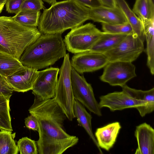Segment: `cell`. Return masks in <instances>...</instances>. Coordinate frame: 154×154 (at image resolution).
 <instances>
[{
  "label": "cell",
  "instance_id": "6da1fadb",
  "mask_svg": "<svg viewBox=\"0 0 154 154\" xmlns=\"http://www.w3.org/2000/svg\"><path fill=\"white\" fill-rule=\"evenodd\" d=\"M29 111L38 122L39 138L36 143L38 154H62L78 142V137L65 130L67 117L54 98L42 100L35 97Z\"/></svg>",
  "mask_w": 154,
  "mask_h": 154
},
{
  "label": "cell",
  "instance_id": "7a4b0ae2",
  "mask_svg": "<svg viewBox=\"0 0 154 154\" xmlns=\"http://www.w3.org/2000/svg\"><path fill=\"white\" fill-rule=\"evenodd\" d=\"M90 8L75 0L56 2L41 14L38 29L42 34H62L89 20Z\"/></svg>",
  "mask_w": 154,
  "mask_h": 154
},
{
  "label": "cell",
  "instance_id": "3957f363",
  "mask_svg": "<svg viewBox=\"0 0 154 154\" xmlns=\"http://www.w3.org/2000/svg\"><path fill=\"white\" fill-rule=\"evenodd\" d=\"M62 34H42L23 52L22 64L37 70L53 65L66 54Z\"/></svg>",
  "mask_w": 154,
  "mask_h": 154
},
{
  "label": "cell",
  "instance_id": "277c9868",
  "mask_svg": "<svg viewBox=\"0 0 154 154\" xmlns=\"http://www.w3.org/2000/svg\"><path fill=\"white\" fill-rule=\"evenodd\" d=\"M42 34L36 27L26 26L13 17L0 16V53L18 60Z\"/></svg>",
  "mask_w": 154,
  "mask_h": 154
},
{
  "label": "cell",
  "instance_id": "5b68a950",
  "mask_svg": "<svg viewBox=\"0 0 154 154\" xmlns=\"http://www.w3.org/2000/svg\"><path fill=\"white\" fill-rule=\"evenodd\" d=\"M72 68L69 54H66L60 69L59 79L54 98L70 121L75 118L73 111L75 99L71 79Z\"/></svg>",
  "mask_w": 154,
  "mask_h": 154
},
{
  "label": "cell",
  "instance_id": "8992f818",
  "mask_svg": "<svg viewBox=\"0 0 154 154\" xmlns=\"http://www.w3.org/2000/svg\"><path fill=\"white\" fill-rule=\"evenodd\" d=\"M103 32L89 23L72 29L63 41L66 50L76 54L90 50Z\"/></svg>",
  "mask_w": 154,
  "mask_h": 154
},
{
  "label": "cell",
  "instance_id": "52a82bcc",
  "mask_svg": "<svg viewBox=\"0 0 154 154\" xmlns=\"http://www.w3.org/2000/svg\"><path fill=\"white\" fill-rule=\"evenodd\" d=\"M144 42L134 33L128 34L116 47L104 53L109 62H132L144 50Z\"/></svg>",
  "mask_w": 154,
  "mask_h": 154
},
{
  "label": "cell",
  "instance_id": "ba28073f",
  "mask_svg": "<svg viewBox=\"0 0 154 154\" xmlns=\"http://www.w3.org/2000/svg\"><path fill=\"white\" fill-rule=\"evenodd\" d=\"M71 79L74 99L91 112L98 116H102L101 108L95 98L91 85L72 67Z\"/></svg>",
  "mask_w": 154,
  "mask_h": 154
},
{
  "label": "cell",
  "instance_id": "9c48e42d",
  "mask_svg": "<svg viewBox=\"0 0 154 154\" xmlns=\"http://www.w3.org/2000/svg\"><path fill=\"white\" fill-rule=\"evenodd\" d=\"M104 68L100 79L112 86L122 87L129 80L137 76L135 66L132 62H108Z\"/></svg>",
  "mask_w": 154,
  "mask_h": 154
},
{
  "label": "cell",
  "instance_id": "30bf717a",
  "mask_svg": "<svg viewBox=\"0 0 154 154\" xmlns=\"http://www.w3.org/2000/svg\"><path fill=\"white\" fill-rule=\"evenodd\" d=\"M60 69L50 67L38 71L32 93L38 98L45 100L54 97Z\"/></svg>",
  "mask_w": 154,
  "mask_h": 154
},
{
  "label": "cell",
  "instance_id": "8fae6325",
  "mask_svg": "<svg viewBox=\"0 0 154 154\" xmlns=\"http://www.w3.org/2000/svg\"><path fill=\"white\" fill-rule=\"evenodd\" d=\"M70 62L72 67L82 74L102 69L109 61L103 54L89 50L74 54Z\"/></svg>",
  "mask_w": 154,
  "mask_h": 154
},
{
  "label": "cell",
  "instance_id": "7c38bea8",
  "mask_svg": "<svg viewBox=\"0 0 154 154\" xmlns=\"http://www.w3.org/2000/svg\"><path fill=\"white\" fill-rule=\"evenodd\" d=\"M101 108H109L111 111L134 108L139 112L146 105L144 102L132 97L123 91H115L100 97Z\"/></svg>",
  "mask_w": 154,
  "mask_h": 154
},
{
  "label": "cell",
  "instance_id": "4fadbf2b",
  "mask_svg": "<svg viewBox=\"0 0 154 154\" xmlns=\"http://www.w3.org/2000/svg\"><path fill=\"white\" fill-rule=\"evenodd\" d=\"M38 75V70L23 66L22 68L5 78L14 91L24 92L32 90Z\"/></svg>",
  "mask_w": 154,
  "mask_h": 154
},
{
  "label": "cell",
  "instance_id": "5bb4252c",
  "mask_svg": "<svg viewBox=\"0 0 154 154\" xmlns=\"http://www.w3.org/2000/svg\"><path fill=\"white\" fill-rule=\"evenodd\" d=\"M89 20L95 22L108 24L128 22L123 12L117 6L110 8L102 5L90 8Z\"/></svg>",
  "mask_w": 154,
  "mask_h": 154
},
{
  "label": "cell",
  "instance_id": "9a60e30c",
  "mask_svg": "<svg viewBox=\"0 0 154 154\" xmlns=\"http://www.w3.org/2000/svg\"><path fill=\"white\" fill-rule=\"evenodd\" d=\"M134 135L138 146L135 154H154V129L145 122L137 126Z\"/></svg>",
  "mask_w": 154,
  "mask_h": 154
},
{
  "label": "cell",
  "instance_id": "2e32d148",
  "mask_svg": "<svg viewBox=\"0 0 154 154\" xmlns=\"http://www.w3.org/2000/svg\"><path fill=\"white\" fill-rule=\"evenodd\" d=\"M121 128L120 123L116 122L97 128L95 137L99 147L109 151L116 143Z\"/></svg>",
  "mask_w": 154,
  "mask_h": 154
},
{
  "label": "cell",
  "instance_id": "e0dca14e",
  "mask_svg": "<svg viewBox=\"0 0 154 154\" xmlns=\"http://www.w3.org/2000/svg\"><path fill=\"white\" fill-rule=\"evenodd\" d=\"M122 88V91L132 97L146 103V106L139 112L142 117L153 112L154 110V88L148 90L143 91L131 88L126 84Z\"/></svg>",
  "mask_w": 154,
  "mask_h": 154
},
{
  "label": "cell",
  "instance_id": "ac0fdd59",
  "mask_svg": "<svg viewBox=\"0 0 154 154\" xmlns=\"http://www.w3.org/2000/svg\"><path fill=\"white\" fill-rule=\"evenodd\" d=\"M141 21L145 40L146 51L147 57V65L151 74H154V19H140Z\"/></svg>",
  "mask_w": 154,
  "mask_h": 154
},
{
  "label": "cell",
  "instance_id": "d6986e66",
  "mask_svg": "<svg viewBox=\"0 0 154 154\" xmlns=\"http://www.w3.org/2000/svg\"><path fill=\"white\" fill-rule=\"evenodd\" d=\"M73 111L75 118H76L79 125L84 128L100 153H103L93 133L91 124L92 116L87 111L85 106L75 99L73 104Z\"/></svg>",
  "mask_w": 154,
  "mask_h": 154
},
{
  "label": "cell",
  "instance_id": "ffe728a7",
  "mask_svg": "<svg viewBox=\"0 0 154 154\" xmlns=\"http://www.w3.org/2000/svg\"><path fill=\"white\" fill-rule=\"evenodd\" d=\"M127 35L103 32L90 50L103 54L116 47Z\"/></svg>",
  "mask_w": 154,
  "mask_h": 154
},
{
  "label": "cell",
  "instance_id": "44dd1931",
  "mask_svg": "<svg viewBox=\"0 0 154 154\" xmlns=\"http://www.w3.org/2000/svg\"><path fill=\"white\" fill-rule=\"evenodd\" d=\"M117 5L121 10L131 25L133 33L144 42L145 40L142 24L140 19L129 7L125 0H116Z\"/></svg>",
  "mask_w": 154,
  "mask_h": 154
},
{
  "label": "cell",
  "instance_id": "7402d4cb",
  "mask_svg": "<svg viewBox=\"0 0 154 154\" xmlns=\"http://www.w3.org/2000/svg\"><path fill=\"white\" fill-rule=\"evenodd\" d=\"M23 66L19 60L0 53V75L6 78L20 70Z\"/></svg>",
  "mask_w": 154,
  "mask_h": 154
},
{
  "label": "cell",
  "instance_id": "603a6c76",
  "mask_svg": "<svg viewBox=\"0 0 154 154\" xmlns=\"http://www.w3.org/2000/svg\"><path fill=\"white\" fill-rule=\"evenodd\" d=\"M15 134L12 131H0V154H17L19 150L14 138Z\"/></svg>",
  "mask_w": 154,
  "mask_h": 154
},
{
  "label": "cell",
  "instance_id": "cb8c5ba5",
  "mask_svg": "<svg viewBox=\"0 0 154 154\" xmlns=\"http://www.w3.org/2000/svg\"><path fill=\"white\" fill-rule=\"evenodd\" d=\"M132 11L140 19H154V5L152 0H136Z\"/></svg>",
  "mask_w": 154,
  "mask_h": 154
},
{
  "label": "cell",
  "instance_id": "d4e9b609",
  "mask_svg": "<svg viewBox=\"0 0 154 154\" xmlns=\"http://www.w3.org/2000/svg\"><path fill=\"white\" fill-rule=\"evenodd\" d=\"M41 14L40 11L20 10L13 17L16 21L22 25L37 27L38 25Z\"/></svg>",
  "mask_w": 154,
  "mask_h": 154
},
{
  "label": "cell",
  "instance_id": "484cf974",
  "mask_svg": "<svg viewBox=\"0 0 154 154\" xmlns=\"http://www.w3.org/2000/svg\"><path fill=\"white\" fill-rule=\"evenodd\" d=\"M10 98L0 95V130L12 131L10 112Z\"/></svg>",
  "mask_w": 154,
  "mask_h": 154
},
{
  "label": "cell",
  "instance_id": "4316f807",
  "mask_svg": "<svg viewBox=\"0 0 154 154\" xmlns=\"http://www.w3.org/2000/svg\"><path fill=\"white\" fill-rule=\"evenodd\" d=\"M104 32L114 34L128 35L133 33L132 28L128 22L114 24L102 23Z\"/></svg>",
  "mask_w": 154,
  "mask_h": 154
},
{
  "label": "cell",
  "instance_id": "83f0119b",
  "mask_svg": "<svg viewBox=\"0 0 154 154\" xmlns=\"http://www.w3.org/2000/svg\"><path fill=\"white\" fill-rule=\"evenodd\" d=\"M21 154H38L36 142L27 137L20 139L17 145Z\"/></svg>",
  "mask_w": 154,
  "mask_h": 154
},
{
  "label": "cell",
  "instance_id": "f1b7e54d",
  "mask_svg": "<svg viewBox=\"0 0 154 154\" xmlns=\"http://www.w3.org/2000/svg\"><path fill=\"white\" fill-rule=\"evenodd\" d=\"M45 9L42 0H23L20 10L38 11Z\"/></svg>",
  "mask_w": 154,
  "mask_h": 154
},
{
  "label": "cell",
  "instance_id": "f546056e",
  "mask_svg": "<svg viewBox=\"0 0 154 154\" xmlns=\"http://www.w3.org/2000/svg\"><path fill=\"white\" fill-rule=\"evenodd\" d=\"M23 0H6V11L9 13L17 14L20 10Z\"/></svg>",
  "mask_w": 154,
  "mask_h": 154
},
{
  "label": "cell",
  "instance_id": "4dcf8cb0",
  "mask_svg": "<svg viewBox=\"0 0 154 154\" xmlns=\"http://www.w3.org/2000/svg\"><path fill=\"white\" fill-rule=\"evenodd\" d=\"M13 91L7 81L5 78L0 75V95L10 98Z\"/></svg>",
  "mask_w": 154,
  "mask_h": 154
},
{
  "label": "cell",
  "instance_id": "1f68e13d",
  "mask_svg": "<svg viewBox=\"0 0 154 154\" xmlns=\"http://www.w3.org/2000/svg\"><path fill=\"white\" fill-rule=\"evenodd\" d=\"M26 126L29 129L38 131V127L37 120L33 115L30 114L25 119Z\"/></svg>",
  "mask_w": 154,
  "mask_h": 154
},
{
  "label": "cell",
  "instance_id": "d6a6232c",
  "mask_svg": "<svg viewBox=\"0 0 154 154\" xmlns=\"http://www.w3.org/2000/svg\"><path fill=\"white\" fill-rule=\"evenodd\" d=\"M83 5L89 8H94L102 6L100 0H75Z\"/></svg>",
  "mask_w": 154,
  "mask_h": 154
},
{
  "label": "cell",
  "instance_id": "836d02e7",
  "mask_svg": "<svg viewBox=\"0 0 154 154\" xmlns=\"http://www.w3.org/2000/svg\"><path fill=\"white\" fill-rule=\"evenodd\" d=\"M103 6L110 8L117 6L116 0H100Z\"/></svg>",
  "mask_w": 154,
  "mask_h": 154
},
{
  "label": "cell",
  "instance_id": "e575fe53",
  "mask_svg": "<svg viewBox=\"0 0 154 154\" xmlns=\"http://www.w3.org/2000/svg\"><path fill=\"white\" fill-rule=\"evenodd\" d=\"M6 0H0V13L2 11Z\"/></svg>",
  "mask_w": 154,
  "mask_h": 154
},
{
  "label": "cell",
  "instance_id": "d590c367",
  "mask_svg": "<svg viewBox=\"0 0 154 154\" xmlns=\"http://www.w3.org/2000/svg\"><path fill=\"white\" fill-rule=\"evenodd\" d=\"M49 4L52 5L57 2V0H42Z\"/></svg>",
  "mask_w": 154,
  "mask_h": 154
}]
</instances>
